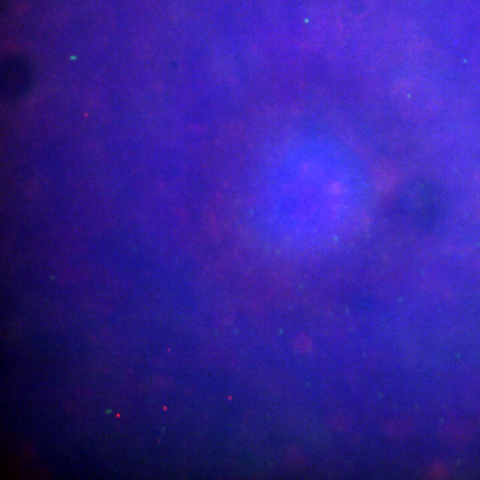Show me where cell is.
<instances>
[{
    "label": "cell",
    "mask_w": 480,
    "mask_h": 480,
    "mask_svg": "<svg viewBox=\"0 0 480 480\" xmlns=\"http://www.w3.org/2000/svg\"><path fill=\"white\" fill-rule=\"evenodd\" d=\"M397 110L405 117L420 120L433 114L438 96L432 84L421 78L397 81L391 89Z\"/></svg>",
    "instance_id": "obj_1"
},
{
    "label": "cell",
    "mask_w": 480,
    "mask_h": 480,
    "mask_svg": "<svg viewBox=\"0 0 480 480\" xmlns=\"http://www.w3.org/2000/svg\"><path fill=\"white\" fill-rule=\"evenodd\" d=\"M32 69L20 56H9L2 62L1 89L10 100L23 97L31 87Z\"/></svg>",
    "instance_id": "obj_2"
}]
</instances>
